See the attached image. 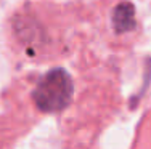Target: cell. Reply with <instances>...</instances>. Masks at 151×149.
Listing matches in <instances>:
<instances>
[{
  "mask_svg": "<svg viewBox=\"0 0 151 149\" xmlns=\"http://www.w3.org/2000/svg\"><path fill=\"white\" fill-rule=\"evenodd\" d=\"M74 85L71 76L63 69H53L47 72L37 83L32 98L40 111L58 112L71 103Z\"/></svg>",
  "mask_w": 151,
  "mask_h": 149,
  "instance_id": "1",
  "label": "cell"
},
{
  "mask_svg": "<svg viewBox=\"0 0 151 149\" xmlns=\"http://www.w3.org/2000/svg\"><path fill=\"white\" fill-rule=\"evenodd\" d=\"M113 24L114 29L117 32H127V31L134 29L135 26V8L132 3L124 2L114 8L113 13Z\"/></svg>",
  "mask_w": 151,
  "mask_h": 149,
  "instance_id": "2",
  "label": "cell"
}]
</instances>
